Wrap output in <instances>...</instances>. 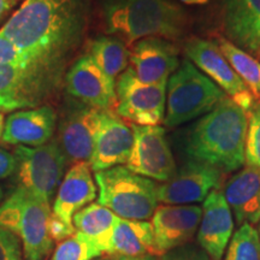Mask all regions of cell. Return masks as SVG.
Instances as JSON below:
<instances>
[{
    "label": "cell",
    "mask_w": 260,
    "mask_h": 260,
    "mask_svg": "<svg viewBox=\"0 0 260 260\" xmlns=\"http://www.w3.org/2000/svg\"><path fill=\"white\" fill-rule=\"evenodd\" d=\"M17 170V160L15 155L4 148H0V180L11 176Z\"/></svg>",
    "instance_id": "obj_33"
},
{
    "label": "cell",
    "mask_w": 260,
    "mask_h": 260,
    "mask_svg": "<svg viewBox=\"0 0 260 260\" xmlns=\"http://www.w3.org/2000/svg\"><path fill=\"white\" fill-rule=\"evenodd\" d=\"M56 124L57 115L51 106L18 110L6 118L2 140L9 145L38 147L50 141Z\"/></svg>",
    "instance_id": "obj_19"
},
{
    "label": "cell",
    "mask_w": 260,
    "mask_h": 260,
    "mask_svg": "<svg viewBox=\"0 0 260 260\" xmlns=\"http://www.w3.org/2000/svg\"><path fill=\"white\" fill-rule=\"evenodd\" d=\"M220 182L222 170L206 162L190 160L158 186V201L165 205L201 203L211 191L218 189Z\"/></svg>",
    "instance_id": "obj_12"
},
{
    "label": "cell",
    "mask_w": 260,
    "mask_h": 260,
    "mask_svg": "<svg viewBox=\"0 0 260 260\" xmlns=\"http://www.w3.org/2000/svg\"><path fill=\"white\" fill-rule=\"evenodd\" d=\"M61 76L38 65L0 67V112L41 106L56 92Z\"/></svg>",
    "instance_id": "obj_7"
},
{
    "label": "cell",
    "mask_w": 260,
    "mask_h": 260,
    "mask_svg": "<svg viewBox=\"0 0 260 260\" xmlns=\"http://www.w3.org/2000/svg\"><path fill=\"white\" fill-rule=\"evenodd\" d=\"M160 260H211V258L199 246L183 245L164 253Z\"/></svg>",
    "instance_id": "obj_32"
},
{
    "label": "cell",
    "mask_w": 260,
    "mask_h": 260,
    "mask_svg": "<svg viewBox=\"0 0 260 260\" xmlns=\"http://www.w3.org/2000/svg\"><path fill=\"white\" fill-rule=\"evenodd\" d=\"M224 260H260L258 230L248 223L240 225L226 247Z\"/></svg>",
    "instance_id": "obj_27"
},
{
    "label": "cell",
    "mask_w": 260,
    "mask_h": 260,
    "mask_svg": "<svg viewBox=\"0 0 260 260\" xmlns=\"http://www.w3.org/2000/svg\"><path fill=\"white\" fill-rule=\"evenodd\" d=\"M50 203L23 186L0 205V225L18 236L25 260H45L53 247Z\"/></svg>",
    "instance_id": "obj_4"
},
{
    "label": "cell",
    "mask_w": 260,
    "mask_h": 260,
    "mask_svg": "<svg viewBox=\"0 0 260 260\" xmlns=\"http://www.w3.org/2000/svg\"><path fill=\"white\" fill-rule=\"evenodd\" d=\"M223 194L239 225L260 222V170L246 167L228 181Z\"/></svg>",
    "instance_id": "obj_22"
},
{
    "label": "cell",
    "mask_w": 260,
    "mask_h": 260,
    "mask_svg": "<svg viewBox=\"0 0 260 260\" xmlns=\"http://www.w3.org/2000/svg\"><path fill=\"white\" fill-rule=\"evenodd\" d=\"M98 260H99V259H98Z\"/></svg>",
    "instance_id": "obj_40"
},
{
    "label": "cell",
    "mask_w": 260,
    "mask_h": 260,
    "mask_svg": "<svg viewBox=\"0 0 260 260\" xmlns=\"http://www.w3.org/2000/svg\"><path fill=\"white\" fill-rule=\"evenodd\" d=\"M247 126V112L226 96L188 129L187 154L219 170H237L245 164Z\"/></svg>",
    "instance_id": "obj_2"
},
{
    "label": "cell",
    "mask_w": 260,
    "mask_h": 260,
    "mask_svg": "<svg viewBox=\"0 0 260 260\" xmlns=\"http://www.w3.org/2000/svg\"><path fill=\"white\" fill-rule=\"evenodd\" d=\"M27 64H30L28 58L11 41L0 35V67Z\"/></svg>",
    "instance_id": "obj_31"
},
{
    "label": "cell",
    "mask_w": 260,
    "mask_h": 260,
    "mask_svg": "<svg viewBox=\"0 0 260 260\" xmlns=\"http://www.w3.org/2000/svg\"><path fill=\"white\" fill-rule=\"evenodd\" d=\"M134 144L124 167L149 180L165 182L176 171L174 155L165 139V129L159 125L130 123Z\"/></svg>",
    "instance_id": "obj_10"
},
{
    "label": "cell",
    "mask_w": 260,
    "mask_h": 260,
    "mask_svg": "<svg viewBox=\"0 0 260 260\" xmlns=\"http://www.w3.org/2000/svg\"><path fill=\"white\" fill-rule=\"evenodd\" d=\"M198 243L211 260L223 258L234 232L233 213L223 191L214 189L204 200Z\"/></svg>",
    "instance_id": "obj_18"
},
{
    "label": "cell",
    "mask_w": 260,
    "mask_h": 260,
    "mask_svg": "<svg viewBox=\"0 0 260 260\" xmlns=\"http://www.w3.org/2000/svg\"><path fill=\"white\" fill-rule=\"evenodd\" d=\"M203 210L197 205H165L152 216L155 248L162 255L176 247L186 245L199 228Z\"/></svg>",
    "instance_id": "obj_14"
},
{
    "label": "cell",
    "mask_w": 260,
    "mask_h": 260,
    "mask_svg": "<svg viewBox=\"0 0 260 260\" xmlns=\"http://www.w3.org/2000/svg\"><path fill=\"white\" fill-rule=\"evenodd\" d=\"M119 217L98 203H92L74 216L75 232H79L100 247L103 253L110 254L113 230Z\"/></svg>",
    "instance_id": "obj_24"
},
{
    "label": "cell",
    "mask_w": 260,
    "mask_h": 260,
    "mask_svg": "<svg viewBox=\"0 0 260 260\" xmlns=\"http://www.w3.org/2000/svg\"><path fill=\"white\" fill-rule=\"evenodd\" d=\"M217 46L234 71L239 75L247 88L251 90L255 103L260 100V61L246 53L225 37L217 38Z\"/></svg>",
    "instance_id": "obj_26"
},
{
    "label": "cell",
    "mask_w": 260,
    "mask_h": 260,
    "mask_svg": "<svg viewBox=\"0 0 260 260\" xmlns=\"http://www.w3.org/2000/svg\"><path fill=\"white\" fill-rule=\"evenodd\" d=\"M167 88V115L162 122L168 128H176L206 115L226 98V94L190 60L182 61L169 77Z\"/></svg>",
    "instance_id": "obj_6"
},
{
    "label": "cell",
    "mask_w": 260,
    "mask_h": 260,
    "mask_svg": "<svg viewBox=\"0 0 260 260\" xmlns=\"http://www.w3.org/2000/svg\"><path fill=\"white\" fill-rule=\"evenodd\" d=\"M109 260H159L157 255H141V256H117L113 255Z\"/></svg>",
    "instance_id": "obj_35"
},
{
    "label": "cell",
    "mask_w": 260,
    "mask_h": 260,
    "mask_svg": "<svg viewBox=\"0 0 260 260\" xmlns=\"http://www.w3.org/2000/svg\"><path fill=\"white\" fill-rule=\"evenodd\" d=\"M14 155L21 186L51 203L63 180L68 161L59 144L52 141L38 147L17 146Z\"/></svg>",
    "instance_id": "obj_8"
},
{
    "label": "cell",
    "mask_w": 260,
    "mask_h": 260,
    "mask_svg": "<svg viewBox=\"0 0 260 260\" xmlns=\"http://www.w3.org/2000/svg\"><path fill=\"white\" fill-rule=\"evenodd\" d=\"M247 126L245 145V164L260 170V103H255L247 113Z\"/></svg>",
    "instance_id": "obj_29"
},
{
    "label": "cell",
    "mask_w": 260,
    "mask_h": 260,
    "mask_svg": "<svg viewBox=\"0 0 260 260\" xmlns=\"http://www.w3.org/2000/svg\"><path fill=\"white\" fill-rule=\"evenodd\" d=\"M88 56L113 81L126 70L129 63V50L119 39L112 37H99L93 40Z\"/></svg>",
    "instance_id": "obj_25"
},
{
    "label": "cell",
    "mask_w": 260,
    "mask_h": 260,
    "mask_svg": "<svg viewBox=\"0 0 260 260\" xmlns=\"http://www.w3.org/2000/svg\"><path fill=\"white\" fill-rule=\"evenodd\" d=\"M258 235H259V239H260V225H259V230H258Z\"/></svg>",
    "instance_id": "obj_39"
},
{
    "label": "cell",
    "mask_w": 260,
    "mask_h": 260,
    "mask_svg": "<svg viewBox=\"0 0 260 260\" xmlns=\"http://www.w3.org/2000/svg\"><path fill=\"white\" fill-rule=\"evenodd\" d=\"M84 12L79 0H23L0 29L29 63L63 77L80 44Z\"/></svg>",
    "instance_id": "obj_1"
},
{
    "label": "cell",
    "mask_w": 260,
    "mask_h": 260,
    "mask_svg": "<svg viewBox=\"0 0 260 260\" xmlns=\"http://www.w3.org/2000/svg\"><path fill=\"white\" fill-rule=\"evenodd\" d=\"M226 39L260 61V0H223Z\"/></svg>",
    "instance_id": "obj_20"
},
{
    "label": "cell",
    "mask_w": 260,
    "mask_h": 260,
    "mask_svg": "<svg viewBox=\"0 0 260 260\" xmlns=\"http://www.w3.org/2000/svg\"><path fill=\"white\" fill-rule=\"evenodd\" d=\"M2 199H3V190L2 188H0V201H2Z\"/></svg>",
    "instance_id": "obj_38"
},
{
    "label": "cell",
    "mask_w": 260,
    "mask_h": 260,
    "mask_svg": "<svg viewBox=\"0 0 260 260\" xmlns=\"http://www.w3.org/2000/svg\"><path fill=\"white\" fill-rule=\"evenodd\" d=\"M102 111L87 105L75 107L65 115L59 125V144L67 160L89 162L99 129Z\"/></svg>",
    "instance_id": "obj_17"
},
{
    "label": "cell",
    "mask_w": 260,
    "mask_h": 260,
    "mask_svg": "<svg viewBox=\"0 0 260 260\" xmlns=\"http://www.w3.org/2000/svg\"><path fill=\"white\" fill-rule=\"evenodd\" d=\"M94 181L99 189L98 204L119 218L147 220L158 207V184L123 165L95 172Z\"/></svg>",
    "instance_id": "obj_5"
},
{
    "label": "cell",
    "mask_w": 260,
    "mask_h": 260,
    "mask_svg": "<svg viewBox=\"0 0 260 260\" xmlns=\"http://www.w3.org/2000/svg\"><path fill=\"white\" fill-rule=\"evenodd\" d=\"M134 144L130 126L110 112L102 111L89 167L94 172L125 165Z\"/></svg>",
    "instance_id": "obj_16"
},
{
    "label": "cell",
    "mask_w": 260,
    "mask_h": 260,
    "mask_svg": "<svg viewBox=\"0 0 260 260\" xmlns=\"http://www.w3.org/2000/svg\"><path fill=\"white\" fill-rule=\"evenodd\" d=\"M105 21L107 31L130 47L145 38L177 40L186 30L187 15L171 0H109Z\"/></svg>",
    "instance_id": "obj_3"
},
{
    "label": "cell",
    "mask_w": 260,
    "mask_h": 260,
    "mask_svg": "<svg viewBox=\"0 0 260 260\" xmlns=\"http://www.w3.org/2000/svg\"><path fill=\"white\" fill-rule=\"evenodd\" d=\"M19 0H0V19L8 14Z\"/></svg>",
    "instance_id": "obj_34"
},
{
    "label": "cell",
    "mask_w": 260,
    "mask_h": 260,
    "mask_svg": "<svg viewBox=\"0 0 260 260\" xmlns=\"http://www.w3.org/2000/svg\"><path fill=\"white\" fill-rule=\"evenodd\" d=\"M180 2L186 5H204L209 3V0H180Z\"/></svg>",
    "instance_id": "obj_36"
},
{
    "label": "cell",
    "mask_w": 260,
    "mask_h": 260,
    "mask_svg": "<svg viewBox=\"0 0 260 260\" xmlns=\"http://www.w3.org/2000/svg\"><path fill=\"white\" fill-rule=\"evenodd\" d=\"M104 254L100 247L83 234L75 232L58 243L51 260H94Z\"/></svg>",
    "instance_id": "obj_28"
},
{
    "label": "cell",
    "mask_w": 260,
    "mask_h": 260,
    "mask_svg": "<svg viewBox=\"0 0 260 260\" xmlns=\"http://www.w3.org/2000/svg\"><path fill=\"white\" fill-rule=\"evenodd\" d=\"M96 190L89 162H75L60 182L52 209V217L65 225L74 228V216L87 205L92 204L96 198Z\"/></svg>",
    "instance_id": "obj_21"
},
{
    "label": "cell",
    "mask_w": 260,
    "mask_h": 260,
    "mask_svg": "<svg viewBox=\"0 0 260 260\" xmlns=\"http://www.w3.org/2000/svg\"><path fill=\"white\" fill-rule=\"evenodd\" d=\"M4 123H5L4 115H3V113L0 112V140H2V138H3V130H4Z\"/></svg>",
    "instance_id": "obj_37"
},
{
    "label": "cell",
    "mask_w": 260,
    "mask_h": 260,
    "mask_svg": "<svg viewBox=\"0 0 260 260\" xmlns=\"http://www.w3.org/2000/svg\"><path fill=\"white\" fill-rule=\"evenodd\" d=\"M184 52L188 59L193 61L236 105L247 113L251 111L255 104L254 96L214 42L198 38L191 39L186 44Z\"/></svg>",
    "instance_id": "obj_11"
},
{
    "label": "cell",
    "mask_w": 260,
    "mask_h": 260,
    "mask_svg": "<svg viewBox=\"0 0 260 260\" xmlns=\"http://www.w3.org/2000/svg\"><path fill=\"white\" fill-rule=\"evenodd\" d=\"M110 255L159 256L151 222L119 218L113 230Z\"/></svg>",
    "instance_id": "obj_23"
},
{
    "label": "cell",
    "mask_w": 260,
    "mask_h": 260,
    "mask_svg": "<svg viewBox=\"0 0 260 260\" xmlns=\"http://www.w3.org/2000/svg\"><path fill=\"white\" fill-rule=\"evenodd\" d=\"M67 90L84 105L99 111L115 109V81L107 77L88 54L75 61L65 76Z\"/></svg>",
    "instance_id": "obj_13"
},
{
    "label": "cell",
    "mask_w": 260,
    "mask_h": 260,
    "mask_svg": "<svg viewBox=\"0 0 260 260\" xmlns=\"http://www.w3.org/2000/svg\"><path fill=\"white\" fill-rule=\"evenodd\" d=\"M22 243L18 236L0 225V260H21Z\"/></svg>",
    "instance_id": "obj_30"
},
{
    "label": "cell",
    "mask_w": 260,
    "mask_h": 260,
    "mask_svg": "<svg viewBox=\"0 0 260 260\" xmlns=\"http://www.w3.org/2000/svg\"><path fill=\"white\" fill-rule=\"evenodd\" d=\"M129 63L141 82L157 84L168 81L180 67L178 50L165 39L145 38L129 47Z\"/></svg>",
    "instance_id": "obj_15"
},
{
    "label": "cell",
    "mask_w": 260,
    "mask_h": 260,
    "mask_svg": "<svg viewBox=\"0 0 260 260\" xmlns=\"http://www.w3.org/2000/svg\"><path fill=\"white\" fill-rule=\"evenodd\" d=\"M167 84L141 82L128 68L115 82L116 113L132 124L159 125L165 117Z\"/></svg>",
    "instance_id": "obj_9"
}]
</instances>
